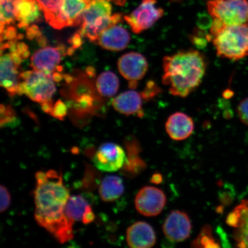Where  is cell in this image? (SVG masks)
<instances>
[{"label": "cell", "instance_id": "cell-1", "mask_svg": "<svg viewBox=\"0 0 248 248\" xmlns=\"http://www.w3.org/2000/svg\"><path fill=\"white\" fill-rule=\"evenodd\" d=\"M34 192L37 223L61 244L73 239L74 222L67 218L65 208L70 192L60 173L54 170L38 171Z\"/></svg>", "mask_w": 248, "mask_h": 248}, {"label": "cell", "instance_id": "cell-2", "mask_svg": "<svg viewBox=\"0 0 248 248\" xmlns=\"http://www.w3.org/2000/svg\"><path fill=\"white\" fill-rule=\"evenodd\" d=\"M206 68L205 57L194 49L166 56L163 60V84L168 87L170 94L185 98L200 85Z\"/></svg>", "mask_w": 248, "mask_h": 248}, {"label": "cell", "instance_id": "cell-3", "mask_svg": "<svg viewBox=\"0 0 248 248\" xmlns=\"http://www.w3.org/2000/svg\"><path fill=\"white\" fill-rule=\"evenodd\" d=\"M112 8L107 0H93L83 12L79 33L92 42H97L99 36L108 28L122 20L120 14L111 15Z\"/></svg>", "mask_w": 248, "mask_h": 248}, {"label": "cell", "instance_id": "cell-4", "mask_svg": "<svg viewBox=\"0 0 248 248\" xmlns=\"http://www.w3.org/2000/svg\"><path fill=\"white\" fill-rule=\"evenodd\" d=\"M212 42L218 57L232 61L248 56V23L225 26Z\"/></svg>", "mask_w": 248, "mask_h": 248}, {"label": "cell", "instance_id": "cell-5", "mask_svg": "<svg viewBox=\"0 0 248 248\" xmlns=\"http://www.w3.org/2000/svg\"><path fill=\"white\" fill-rule=\"evenodd\" d=\"M207 9L213 19L226 26L247 23L248 2L247 0H211Z\"/></svg>", "mask_w": 248, "mask_h": 248}, {"label": "cell", "instance_id": "cell-6", "mask_svg": "<svg viewBox=\"0 0 248 248\" xmlns=\"http://www.w3.org/2000/svg\"><path fill=\"white\" fill-rule=\"evenodd\" d=\"M54 81L52 75L40 71H30L29 77L20 83L18 94H25L39 103L51 101L56 92Z\"/></svg>", "mask_w": 248, "mask_h": 248}, {"label": "cell", "instance_id": "cell-7", "mask_svg": "<svg viewBox=\"0 0 248 248\" xmlns=\"http://www.w3.org/2000/svg\"><path fill=\"white\" fill-rule=\"evenodd\" d=\"M164 14L163 9L157 5L156 0H142L138 8L125 16L124 19L133 32L139 34L150 29Z\"/></svg>", "mask_w": 248, "mask_h": 248}, {"label": "cell", "instance_id": "cell-8", "mask_svg": "<svg viewBox=\"0 0 248 248\" xmlns=\"http://www.w3.org/2000/svg\"><path fill=\"white\" fill-rule=\"evenodd\" d=\"M126 156L123 148L113 142H105L98 148L93 158L95 167L102 171L114 172L122 169Z\"/></svg>", "mask_w": 248, "mask_h": 248}, {"label": "cell", "instance_id": "cell-9", "mask_svg": "<svg viewBox=\"0 0 248 248\" xmlns=\"http://www.w3.org/2000/svg\"><path fill=\"white\" fill-rule=\"evenodd\" d=\"M166 201L163 190L153 186H145L136 195L135 204L136 210L141 215L155 217L162 212Z\"/></svg>", "mask_w": 248, "mask_h": 248}, {"label": "cell", "instance_id": "cell-10", "mask_svg": "<svg viewBox=\"0 0 248 248\" xmlns=\"http://www.w3.org/2000/svg\"><path fill=\"white\" fill-rule=\"evenodd\" d=\"M118 69L122 76L129 80L131 89H135L138 81L143 78L148 70V63L144 55L136 52L124 54L118 62Z\"/></svg>", "mask_w": 248, "mask_h": 248}, {"label": "cell", "instance_id": "cell-11", "mask_svg": "<svg viewBox=\"0 0 248 248\" xmlns=\"http://www.w3.org/2000/svg\"><path fill=\"white\" fill-rule=\"evenodd\" d=\"M192 224L186 213L180 210L172 211L164 221L163 231L170 241L182 242L190 237Z\"/></svg>", "mask_w": 248, "mask_h": 248}, {"label": "cell", "instance_id": "cell-12", "mask_svg": "<svg viewBox=\"0 0 248 248\" xmlns=\"http://www.w3.org/2000/svg\"><path fill=\"white\" fill-rule=\"evenodd\" d=\"M226 223L234 228L237 247L248 248V200H243L229 214Z\"/></svg>", "mask_w": 248, "mask_h": 248}, {"label": "cell", "instance_id": "cell-13", "mask_svg": "<svg viewBox=\"0 0 248 248\" xmlns=\"http://www.w3.org/2000/svg\"><path fill=\"white\" fill-rule=\"evenodd\" d=\"M62 52L63 48L46 46L37 51L31 58V66L34 70L42 71L48 75L58 70L61 61Z\"/></svg>", "mask_w": 248, "mask_h": 248}, {"label": "cell", "instance_id": "cell-14", "mask_svg": "<svg viewBox=\"0 0 248 248\" xmlns=\"http://www.w3.org/2000/svg\"><path fill=\"white\" fill-rule=\"evenodd\" d=\"M88 4L86 0H63L55 29L81 24L82 15Z\"/></svg>", "mask_w": 248, "mask_h": 248}, {"label": "cell", "instance_id": "cell-15", "mask_svg": "<svg viewBox=\"0 0 248 248\" xmlns=\"http://www.w3.org/2000/svg\"><path fill=\"white\" fill-rule=\"evenodd\" d=\"M156 237L154 229L148 223L136 222L126 232V241L132 248H149L156 244Z\"/></svg>", "mask_w": 248, "mask_h": 248}, {"label": "cell", "instance_id": "cell-16", "mask_svg": "<svg viewBox=\"0 0 248 248\" xmlns=\"http://www.w3.org/2000/svg\"><path fill=\"white\" fill-rule=\"evenodd\" d=\"M130 41L131 36L128 31L117 24L104 30L97 40V44L102 48L115 51L125 49Z\"/></svg>", "mask_w": 248, "mask_h": 248}, {"label": "cell", "instance_id": "cell-17", "mask_svg": "<svg viewBox=\"0 0 248 248\" xmlns=\"http://www.w3.org/2000/svg\"><path fill=\"white\" fill-rule=\"evenodd\" d=\"M0 75V83L2 88L7 90L11 96L18 94L20 74L18 71V66L14 63L10 54L1 55Z\"/></svg>", "mask_w": 248, "mask_h": 248}, {"label": "cell", "instance_id": "cell-18", "mask_svg": "<svg viewBox=\"0 0 248 248\" xmlns=\"http://www.w3.org/2000/svg\"><path fill=\"white\" fill-rule=\"evenodd\" d=\"M166 130L170 137L176 141L184 140L192 135L194 123L191 118L183 112L170 115L166 123Z\"/></svg>", "mask_w": 248, "mask_h": 248}, {"label": "cell", "instance_id": "cell-19", "mask_svg": "<svg viewBox=\"0 0 248 248\" xmlns=\"http://www.w3.org/2000/svg\"><path fill=\"white\" fill-rule=\"evenodd\" d=\"M42 9L36 0H15V15L18 26L27 29L41 20Z\"/></svg>", "mask_w": 248, "mask_h": 248}, {"label": "cell", "instance_id": "cell-20", "mask_svg": "<svg viewBox=\"0 0 248 248\" xmlns=\"http://www.w3.org/2000/svg\"><path fill=\"white\" fill-rule=\"evenodd\" d=\"M142 99L141 94L137 92L127 91L114 98L112 105L114 109L126 116L137 114L139 117H142Z\"/></svg>", "mask_w": 248, "mask_h": 248}, {"label": "cell", "instance_id": "cell-21", "mask_svg": "<svg viewBox=\"0 0 248 248\" xmlns=\"http://www.w3.org/2000/svg\"><path fill=\"white\" fill-rule=\"evenodd\" d=\"M123 179L116 175H108L102 180L99 194L102 201L113 202L119 199L124 193Z\"/></svg>", "mask_w": 248, "mask_h": 248}, {"label": "cell", "instance_id": "cell-22", "mask_svg": "<svg viewBox=\"0 0 248 248\" xmlns=\"http://www.w3.org/2000/svg\"><path fill=\"white\" fill-rule=\"evenodd\" d=\"M92 209L91 203L85 195H74L70 197L67 202L65 214L67 218L74 223L82 222L85 214Z\"/></svg>", "mask_w": 248, "mask_h": 248}, {"label": "cell", "instance_id": "cell-23", "mask_svg": "<svg viewBox=\"0 0 248 248\" xmlns=\"http://www.w3.org/2000/svg\"><path fill=\"white\" fill-rule=\"evenodd\" d=\"M120 82L117 76L110 71H105L98 77L96 86L103 97H111L116 94L119 89Z\"/></svg>", "mask_w": 248, "mask_h": 248}, {"label": "cell", "instance_id": "cell-24", "mask_svg": "<svg viewBox=\"0 0 248 248\" xmlns=\"http://www.w3.org/2000/svg\"><path fill=\"white\" fill-rule=\"evenodd\" d=\"M41 8L46 22L54 29L63 0H36Z\"/></svg>", "mask_w": 248, "mask_h": 248}, {"label": "cell", "instance_id": "cell-25", "mask_svg": "<svg viewBox=\"0 0 248 248\" xmlns=\"http://www.w3.org/2000/svg\"><path fill=\"white\" fill-rule=\"evenodd\" d=\"M1 33L5 26H10L16 20L15 15V0H4L1 3Z\"/></svg>", "mask_w": 248, "mask_h": 248}, {"label": "cell", "instance_id": "cell-26", "mask_svg": "<svg viewBox=\"0 0 248 248\" xmlns=\"http://www.w3.org/2000/svg\"><path fill=\"white\" fill-rule=\"evenodd\" d=\"M193 247L216 248L219 247L213 238L210 226H204L196 240L193 242Z\"/></svg>", "mask_w": 248, "mask_h": 248}, {"label": "cell", "instance_id": "cell-27", "mask_svg": "<svg viewBox=\"0 0 248 248\" xmlns=\"http://www.w3.org/2000/svg\"><path fill=\"white\" fill-rule=\"evenodd\" d=\"M162 92L160 87L153 80H150L147 83L143 91L140 93L142 100L150 101L159 95Z\"/></svg>", "mask_w": 248, "mask_h": 248}, {"label": "cell", "instance_id": "cell-28", "mask_svg": "<svg viewBox=\"0 0 248 248\" xmlns=\"http://www.w3.org/2000/svg\"><path fill=\"white\" fill-rule=\"evenodd\" d=\"M0 197H1V204H0V212H4L8 209L11 204V195L5 186L1 185L0 187Z\"/></svg>", "mask_w": 248, "mask_h": 248}, {"label": "cell", "instance_id": "cell-29", "mask_svg": "<svg viewBox=\"0 0 248 248\" xmlns=\"http://www.w3.org/2000/svg\"><path fill=\"white\" fill-rule=\"evenodd\" d=\"M1 126H6L9 123H11L15 119L14 111L10 107H5L1 106Z\"/></svg>", "mask_w": 248, "mask_h": 248}, {"label": "cell", "instance_id": "cell-30", "mask_svg": "<svg viewBox=\"0 0 248 248\" xmlns=\"http://www.w3.org/2000/svg\"><path fill=\"white\" fill-rule=\"evenodd\" d=\"M67 114V108L63 102L58 101L56 102L50 115L58 120H63Z\"/></svg>", "mask_w": 248, "mask_h": 248}, {"label": "cell", "instance_id": "cell-31", "mask_svg": "<svg viewBox=\"0 0 248 248\" xmlns=\"http://www.w3.org/2000/svg\"><path fill=\"white\" fill-rule=\"evenodd\" d=\"M237 113L241 122L248 125V97L238 105Z\"/></svg>", "mask_w": 248, "mask_h": 248}, {"label": "cell", "instance_id": "cell-32", "mask_svg": "<svg viewBox=\"0 0 248 248\" xmlns=\"http://www.w3.org/2000/svg\"><path fill=\"white\" fill-rule=\"evenodd\" d=\"M212 17L206 14L200 16L198 20V27L200 30H204L210 29L213 24Z\"/></svg>", "mask_w": 248, "mask_h": 248}, {"label": "cell", "instance_id": "cell-33", "mask_svg": "<svg viewBox=\"0 0 248 248\" xmlns=\"http://www.w3.org/2000/svg\"><path fill=\"white\" fill-rule=\"evenodd\" d=\"M1 42L3 40L7 39L8 40H16L17 31L13 26H10L7 29H5L4 31L1 33Z\"/></svg>", "mask_w": 248, "mask_h": 248}, {"label": "cell", "instance_id": "cell-34", "mask_svg": "<svg viewBox=\"0 0 248 248\" xmlns=\"http://www.w3.org/2000/svg\"><path fill=\"white\" fill-rule=\"evenodd\" d=\"M27 36L30 40H32L35 36L40 37L41 36V32H40L38 27L36 25H32L31 27L27 28Z\"/></svg>", "mask_w": 248, "mask_h": 248}, {"label": "cell", "instance_id": "cell-35", "mask_svg": "<svg viewBox=\"0 0 248 248\" xmlns=\"http://www.w3.org/2000/svg\"><path fill=\"white\" fill-rule=\"evenodd\" d=\"M80 36L81 35L79 33H77L71 40V43H72L74 48H78L82 45V40Z\"/></svg>", "mask_w": 248, "mask_h": 248}, {"label": "cell", "instance_id": "cell-36", "mask_svg": "<svg viewBox=\"0 0 248 248\" xmlns=\"http://www.w3.org/2000/svg\"><path fill=\"white\" fill-rule=\"evenodd\" d=\"M10 54L14 63L17 65V66H19L23 60V57H21L19 52L18 51L12 52Z\"/></svg>", "mask_w": 248, "mask_h": 248}, {"label": "cell", "instance_id": "cell-37", "mask_svg": "<svg viewBox=\"0 0 248 248\" xmlns=\"http://www.w3.org/2000/svg\"><path fill=\"white\" fill-rule=\"evenodd\" d=\"M53 107L52 101L43 102V103L42 104V108L43 110L45 111L46 113L49 114V115L51 114L52 109H53Z\"/></svg>", "mask_w": 248, "mask_h": 248}, {"label": "cell", "instance_id": "cell-38", "mask_svg": "<svg viewBox=\"0 0 248 248\" xmlns=\"http://www.w3.org/2000/svg\"><path fill=\"white\" fill-rule=\"evenodd\" d=\"M17 49L18 52L21 54V57H22V55L24 52L29 51V49H28V46L25 44V43L22 42H18L17 43Z\"/></svg>", "mask_w": 248, "mask_h": 248}, {"label": "cell", "instance_id": "cell-39", "mask_svg": "<svg viewBox=\"0 0 248 248\" xmlns=\"http://www.w3.org/2000/svg\"><path fill=\"white\" fill-rule=\"evenodd\" d=\"M162 176L160 173H155L151 178V182L155 184H160L162 181Z\"/></svg>", "mask_w": 248, "mask_h": 248}, {"label": "cell", "instance_id": "cell-40", "mask_svg": "<svg viewBox=\"0 0 248 248\" xmlns=\"http://www.w3.org/2000/svg\"><path fill=\"white\" fill-rule=\"evenodd\" d=\"M88 2L93 1V0H86ZM107 1H112L117 5L123 6L125 5L126 0H107Z\"/></svg>", "mask_w": 248, "mask_h": 248}, {"label": "cell", "instance_id": "cell-41", "mask_svg": "<svg viewBox=\"0 0 248 248\" xmlns=\"http://www.w3.org/2000/svg\"><path fill=\"white\" fill-rule=\"evenodd\" d=\"M52 78H53L54 81L58 82H60L61 80L63 79V76L60 73H54L53 75H52Z\"/></svg>", "mask_w": 248, "mask_h": 248}, {"label": "cell", "instance_id": "cell-42", "mask_svg": "<svg viewBox=\"0 0 248 248\" xmlns=\"http://www.w3.org/2000/svg\"><path fill=\"white\" fill-rule=\"evenodd\" d=\"M87 72L90 76H94L95 75V70L92 67H89L87 69Z\"/></svg>", "mask_w": 248, "mask_h": 248}, {"label": "cell", "instance_id": "cell-43", "mask_svg": "<svg viewBox=\"0 0 248 248\" xmlns=\"http://www.w3.org/2000/svg\"><path fill=\"white\" fill-rule=\"evenodd\" d=\"M39 43L40 45L42 46H43V45H45L46 43V39L44 37H41V38H40L39 40Z\"/></svg>", "mask_w": 248, "mask_h": 248}, {"label": "cell", "instance_id": "cell-44", "mask_svg": "<svg viewBox=\"0 0 248 248\" xmlns=\"http://www.w3.org/2000/svg\"><path fill=\"white\" fill-rule=\"evenodd\" d=\"M64 77L65 78V79H66L67 83H70L73 79V78L69 75H65L64 76Z\"/></svg>", "mask_w": 248, "mask_h": 248}, {"label": "cell", "instance_id": "cell-45", "mask_svg": "<svg viewBox=\"0 0 248 248\" xmlns=\"http://www.w3.org/2000/svg\"><path fill=\"white\" fill-rule=\"evenodd\" d=\"M247 23H248V18H247Z\"/></svg>", "mask_w": 248, "mask_h": 248}]
</instances>
